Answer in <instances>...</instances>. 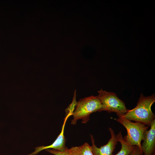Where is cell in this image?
<instances>
[{
  "label": "cell",
  "mask_w": 155,
  "mask_h": 155,
  "mask_svg": "<svg viewBox=\"0 0 155 155\" xmlns=\"http://www.w3.org/2000/svg\"><path fill=\"white\" fill-rule=\"evenodd\" d=\"M155 101L154 94L145 97L141 94L136 106L132 109H127L123 116L129 121L150 127L152 122L155 119V115L151 109Z\"/></svg>",
  "instance_id": "6da1fadb"
},
{
  "label": "cell",
  "mask_w": 155,
  "mask_h": 155,
  "mask_svg": "<svg viewBox=\"0 0 155 155\" xmlns=\"http://www.w3.org/2000/svg\"><path fill=\"white\" fill-rule=\"evenodd\" d=\"M123 115H117L118 118L114 119L127 130V134L123 138L124 140L130 145L137 146L143 153L141 142L149 127L140 123L133 122L126 119Z\"/></svg>",
  "instance_id": "7a4b0ae2"
},
{
  "label": "cell",
  "mask_w": 155,
  "mask_h": 155,
  "mask_svg": "<svg viewBox=\"0 0 155 155\" xmlns=\"http://www.w3.org/2000/svg\"><path fill=\"white\" fill-rule=\"evenodd\" d=\"M102 105L97 96H91L81 99L77 103L75 111L72 113L73 119L71 124L75 125L80 119L82 123H86L90 120V115L92 113L100 112Z\"/></svg>",
  "instance_id": "3957f363"
},
{
  "label": "cell",
  "mask_w": 155,
  "mask_h": 155,
  "mask_svg": "<svg viewBox=\"0 0 155 155\" xmlns=\"http://www.w3.org/2000/svg\"><path fill=\"white\" fill-rule=\"evenodd\" d=\"M97 96L102 105L100 112L106 111L108 113L115 112L117 115L124 114L127 110L125 103L119 99L116 94L103 91L102 89L98 91Z\"/></svg>",
  "instance_id": "277c9868"
},
{
  "label": "cell",
  "mask_w": 155,
  "mask_h": 155,
  "mask_svg": "<svg viewBox=\"0 0 155 155\" xmlns=\"http://www.w3.org/2000/svg\"><path fill=\"white\" fill-rule=\"evenodd\" d=\"M109 130L111 134V137L107 144L100 148L95 144L94 139L93 136L91 135L92 146V152L93 155H112L118 144V141L113 130L109 127Z\"/></svg>",
  "instance_id": "5b68a950"
},
{
  "label": "cell",
  "mask_w": 155,
  "mask_h": 155,
  "mask_svg": "<svg viewBox=\"0 0 155 155\" xmlns=\"http://www.w3.org/2000/svg\"><path fill=\"white\" fill-rule=\"evenodd\" d=\"M150 128L145 133L142 145L143 155H153L155 153V119L151 123Z\"/></svg>",
  "instance_id": "8992f818"
},
{
  "label": "cell",
  "mask_w": 155,
  "mask_h": 155,
  "mask_svg": "<svg viewBox=\"0 0 155 155\" xmlns=\"http://www.w3.org/2000/svg\"><path fill=\"white\" fill-rule=\"evenodd\" d=\"M70 115L68 114L64 119L61 131L57 138L52 144L49 146H42L36 147L34 148V152L30 154L26 155H36L43 150L50 148L60 151H64L67 148L65 146L66 140L64 134V127L66 121Z\"/></svg>",
  "instance_id": "52a82bcc"
},
{
  "label": "cell",
  "mask_w": 155,
  "mask_h": 155,
  "mask_svg": "<svg viewBox=\"0 0 155 155\" xmlns=\"http://www.w3.org/2000/svg\"><path fill=\"white\" fill-rule=\"evenodd\" d=\"M116 136L118 142H119L121 144V148L117 153L112 155H130L135 146L130 145L125 141L121 131H120Z\"/></svg>",
  "instance_id": "ba28073f"
},
{
  "label": "cell",
  "mask_w": 155,
  "mask_h": 155,
  "mask_svg": "<svg viewBox=\"0 0 155 155\" xmlns=\"http://www.w3.org/2000/svg\"><path fill=\"white\" fill-rule=\"evenodd\" d=\"M68 150L72 155H93L91 146L87 142L80 146L72 147Z\"/></svg>",
  "instance_id": "9c48e42d"
},
{
  "label": "cell",
  "mask_w": 155,
  "mask_h": 155,
  "mask_svg": "<svg viewBox=\"0 0 155 155\" xmlns=\"http://www.w3.org/2000/svg\"><path fill=\"white\" fill-rule=\"evenodd\" d=\"M68 149L67 147L66 149L63 151L49 149H46L45 150L55 155H72L69 152Z\"/></svg>",
  "instance_id": "30bf717a"
},
{
  "label": "cell",
  "mask_w": 155,
  "mask_h": 155,
  "mask_svg": "<svg viewBox=\"0 0 155 155\" xmlns=\"http://www.w3.org/2000/svg\"><path fill=\"white\" fill-rule=\"evenodd\" d=\"M130 155H143V153L141 152L138 147L135 146Z\"/></svg>",
  "instance_id": "8fae6325"
},
{
  "label": "cell",
  "mask_w": 155,
  "mask_h": 155,
  "mask_svg": "<svg viewBox=\"0 0 155 155\" xmlns=\"http://www.w3.org/2000/svg\"><path fill=\"white\" fill-rule=\"evenodd\" d=\"M153 155H155V153H154Z\"/></svg>",
  "instance_id": "7c38bea8"
}]
</instances>
